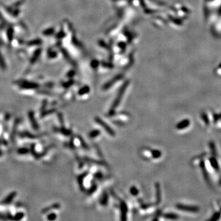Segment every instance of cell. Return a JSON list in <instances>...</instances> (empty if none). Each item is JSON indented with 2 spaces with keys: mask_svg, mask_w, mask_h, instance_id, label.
I'll list each match as a JSON object with an SVG mask.
<instances>
[{
  "mask_svg": "<svg viewBox=\"0 0 221 221\" xmlns=\"http://www.w3.org/2000/svg\"><path fill=\"white\" fill-rule=\"evenodd\" d=\"M219 184H220V185H221V178H220V181H219Z\"/></svg>",
  "mask_w": 221,
  "mask_h": 221,
  "instance_id": "16",
  "label": "cell"
},
{
  "mask_svg": "<svg viewBox=\"0 0 221 221\" xmlns=\"http://www.w3.org/2000/svg\"><path fill=\"white\" fill-rule=\"evenodd\" d=\"M95 121H96V122H97L98 124H100V125L101 126H102V127H103V128H104V129L105 130L107 131V132H108V133H109L110 135H111V136H114V135H115L114 131L111 129V127H110L109 125H107V124H106L105 122H104V121H103L100 118H99V117H96Z\"/></svg>",
  "mask_w": 221,
  "mask_h": 221,
  "instance_id": "2",
  "label": "cell"
},
{
  "mask_svg": "<svg viewBox=\"0 0 221 221\" xmlns=\"http://www.w3.org/2000/svg\"><path fill=\"white\" fill-rule=\"evenodd\" d=\"M99 131H92V132L90 133V137H95V136L98 135L99 134Z\"/></svg>",
  "mask_w": 221,
  "mask_h": 221,
  "instance_id": "14",
  "label": "cell"
},
{
  "mask_svg": "<svg viewBox=\"0 0 221 221\" xmlns=\"http://www.w3.org/2000/svg\"><path fill=\"white\" fill-rule=\"evenodd\" d=\"M152 156L154 157V158H159L160 156H161V152L160 151L158 150H153L152 151Z\"/></svg>",
  "mask_w": 221,
  "mask_h": 221,
  "instance_id": "11",
  "label": "cell"
},
{
  "mask_svg": "<svg viewBox=\"0 0 221 221\" xmlns=\"http://www.w3.org/2000/svg\"><path fill=\"white\" fill-rule=\"evenodd\" d=\"M201 118H202L205 123L206 124V125H208L209 124V119H208L207 114L205 113V112H202V113L201 114Z\"/></svg>",
  "mask_w": 221,
  "mask_h": 221,
  "instance_id": "9",
  "label": "cell"
},
{
  "mask_svg": "<svg viewBox=\"0 0 221 221\" xmlns=\"http://www.w3.org/2000/svg\"><path fill=\"white\" fill-rule=\"evenodd\" d=\"M209 148H210V150H211L212 156L213 157H216L218 154H217V149H216L214 142L213 141H210L209 143Z\"/></svg>",
  "mask_w": 221,
  "mask_h": 221,
  "instance_id": "7",
  "label": "cell"
},
{
  "mask_svg": "<svg viewBox=\"0 0 221 221\" xmlns=\"http://www.w3.org/2000/svg\"><path fill=\"white\" fill-rule=\"evenodd\" d=\"M55 218H56V215L55 214H52L50 215V216H49L48 218L50 220H53L54 219H55Z\"/></svg>",
  "mask_w": 221,
  "mask_h": 221,
  "instance_id": "15",
  "label": "cell"
},
{
  "mask_svg": "<svg viewBox=\"0 0 221 221\" xmlns=\"http://www.w3.org/2000/svg\"><path fill=\"white\" fill-rule=\"evenodd\" d=\"M209 162L210 164L212 166V167L214 168L216 171H219V165L218 164V160L216 158V157H212L209 158Z\"/></svg>",
  "mask_w": 221,
  "mask_h": 221,
  "instance_id": "6",
  "label": "cell"
},
{
  "mask_svg": "<svg viewBox=\"0 0 221 221\" xmlns=\"http://www.w3.org/2000/svg\"><path fill=\"white\" fill-rule=\"evenodd\" d=\"M130 192H131V193L132 195H137L138 193V191L137 189L136 188V187H132L130 189Z\"/></svg>",
  "mask_w": 221,
  "mask_h": 221,
  "instance_id": "12",
  "label": "cell"
},
{
  "mask_svg": "<svg viewBox=\"0 0 221 221\" xmlns=\"http://www.w3.org/2000/svg\"><path fill=\"white\" fill-rule=\"evenodd\" d=\"M221 119V113L220 114H214V122L219 121V119Z\"/></svg>",
  "mask_w": 221,
  "mask_h": 221,
  "instance_id": "13",
  "label": "cell"
},
{
  "mask_svg": "<svg viewBox=\"0 0 221 221\" xmlns=\"http://www.w3.org/2000/svg\"><path fill=\"white\" fill-rule=\"evenodd\" d=\"M176 208L180 210H183L184 211L191 212H199L200 209L196 206H189V205H185L182 204H177L176 205Z\"/></svg>",
  "mask_w": 221,
  "mask_h": 221,
  "instance_id": "1",
  "label": "cell"
},
{
  "mask_svg": "<svg viewBox=\"0 0 221 221\" xmlns=\"http://www.w3.org/2000/svg\"><path fill=\"white\" fill-rule=\"evenodd\" d=\"M200 166L201 171H202L204 178L205 179V180L208 182V183H209V176H208L206 168V167H205V164L204 160H201V162H200Z\"/></svg>",
  "mask_w": 221,
  "mask_h": 221,
  "instance_id": "3",
  "label": "cell"
},
{
  "mask_svg": "<svg viewBox=\"0 0 221 221\" xmlns=\"http://www.w3.org/2000/svg\"><path fill=\"white\" fill-rule=\"evenodd\" d=\"M164 218L168 219L174 220L178 218V216L175 214H173V213H167V214H164Z\"/></svg>",
  "mask_w": 221,
  "mask_h": 221,
  "instance_id": "8",
  "label": "cell"
},
{
  "mask_svg": "<svg viewBox=\"0 0 221 221\" xmlns=\"http://www.w3.org/2000/svg\"><path fill=\"white\" fill-rule=\"evenodd\" d=\"M220 216H221V212H217L216 213H214V214H213V216H212V218L209 219V220L210 221H216V220H218L220 218Z\"/></svg>",
  "mask_w": 221,
  "mask_h": 221,
  "instance_id": "10",
  "label": "cell"
},
{
  "mask_svg": "<svg viewBox=\"0 0 221 221\" xmlns=\"http://www.w3.org/2000/svg\"><path fill=\"white\" fill-rule=\"evenodd\" d=\"M190 125V121L189 119H184L178 123L176 125V129L178 130H183L187 128Z\"/></svg>",
  "mask_w": 221,
  "mask_h": 221,
  "instance_id": "4",
  "label": "cell"
},
{
  "mask_svg": "<svg viewBox=\"0 0 221 221\" xmlns=\"http://www.w3.org/2000/svg\"><path fill=\"white\" fill-rule=\"evenodd\" d=\"M156 203L157 205H158L161 201L160 186L158 183L156 184Z\"/></svg>",
  "mask_w": 221,
  "mask_h": 221,
  "instance_id": "5",
  "label": "cell"
}]
</instances>
